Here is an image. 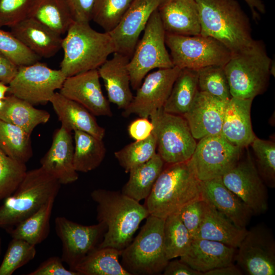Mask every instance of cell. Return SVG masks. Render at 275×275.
<instances>
[{
  "label": "cell",
  "mask_w": 275,
  "mask_h": 275,
  "mask_svg": "<svg viewBox=\"0 0 275 275\" xmlns=\"http://www.w3.org/2000/svg\"><path fill=\"white\" fill-rule=\"evenodd\" d=\"M33 0H0V26L11 27L28 17Z\"/></svg>",
  "instance_id": "cell-45"
},
{
  "label": "cell",
  "mask_w": 275,
  "mask_h": 275,
  "mask_svg": "<svg viewBox=\"0 0 275 275\" xmlns=\"http://www.w3.org/2000/svg\"><path fill=\"white\" fill-rule=\"evenodd\" d=\"M49 102L61 124L67 130H79L102 140L105 129L97 123L94 115L78 103L55 92Z\"/></svg>",
  "instance_id": "cell-28"
},
{
  "label": "cell",
  "mask_w": 275,
  "mask_h": 275,
  "mask_svg": "<svg viewBox=\"0 0 275 275\" xmlns=\"http://www.w3.org/2000/svg\"><path fill=\"white\" fill-rule=\"evenodd\" d=\"M28 17L60 35L66 33L74 21L64 0H33Z\"/></svg>",
  "instance_id": "cell-31"
},
{
  "label": "cell",
  "mask_w": 275,
  "mask_h": 275,
  "mask_svg": "<svg viewBox=\"0 0 275 275\" xmlns=\"http://www.w3.org/2000/svg\"><path fill=\"white\" fill-rule=\"evenodd\" d=\"M130 58L114 52L98 69L100 78L104 82L108 101L119 108L125 109L130 103L133 95L128 64Z\"/></svg>",
  "instance_id": "cell-22"
},
{
  "label": "cell",
  "mask_w": 275,
  "mask_h": 275,
  "mask_svg": "<svg viewBox=\"0 0 275 275\" xmlns=\"http://www.w3.org/2000/svg\"><path fill=\"white\" fill-rule=\"evenodd\" d=\"M242 149L229 142L221 133L208 135L199 140L187 162L201 181L222 177L239 160Z\"/></svg>",
  "instance_id": "cell-11"
},
{
  "label": "cell",
  "mask_w": 275,
  "mask_h": 275,
  "mask_svg": "<svg viewBox=\"0 0 275 275\" xmlns=\"http://www.w3.org/2000/svg\"><path fill=\"white\" fill-rule=\"evenodd\" d=\"M59 93L81 104L94 116H113L109 102L101 89L98 69L66 77Z\"/></svg>",
  "instance_id": "cell-18"
},
{
  "label": "cell",
  "mask_w": 275,
  "mask_h": 275,
  "mask_svg": "<svg viewBox=\"0 0 275 275\" xmlns=\"http://www.w3.org/2000/svg\"><path fill=\"white\" fill-rule=\"evenodd\" d=\"M271 64L261 40H255L250 47L232 54L224 66L231 96L253 99L263 93L268 85Z\"/></svg>",
  "instance_id": "cell-6"
},
{
  "label": "cell",
  "mask_w": 275,
  "mask_h": 275,
  "mask_svg": "<svg viewBox=\"0 0 275 275\" xmlns=\"http://www.w3.org/2000/svg\"><path fill=\"white\" fill-rule=\"evenodd\" d=\"M178 213L193 239L198 231L202 219V199L188 203L182 207Z\"/></svg>",
  "instance_id": "cell-46"
},
{
  "label": "cell",
  "mask_w": 275,
  "mask_h": 275,
  "mask_svg": "<svg viewBox=\"0 0 275 275\" xmlns=\"http://www.w3.org/2000/svg\"><path fill=\"white\" fill-rule=\"evenodd\" d=\"M36 245L18 238H12L0 265V275H11L35 257Z\"/></svg>",
  "instance_id": "cell-41"
},
{
  "label": "cell",
  "mask_w": 275,
  "mask_h": 275,
  "mask_svg": "<svg viewBox=\"0 0 275 275\" xmlns=\"http://www.w3.org/2000/svg\"><path fill=\"white\" fill-rule=\"evenodd\" d=\"M200 35L211 37L236 53L255 42L247 15L236 0H196Z\"/></svg>",
  "instance_id": "cell-2"
},
{
  "label": "cell",
  "mask_w": 275,
  "mask_h": 275,
  "mask_svg": "<svg viewBox=\"0 0 275 275\" xmlns=\"http://www.w3.org/2000/svg\"><path fill=\"white\" fill-rule=\"evenodd\" d=\"M63 38L64 55L60 70L66 77L98 69L115 52L113 40L107 32H99L89 22L73 21Z\"/></svg>",
  "instance_id": "cell-4"
},
{
  "label": "cell",
  "mask_w": 275,
  "mask_h": 275,
  "mask_svg": "<svg viewBox=\"0 0 275 275\" xmlns=\"http://www.w3.org/2000/svg\"><path fill=\"white\" fill-rule=\"evenodd\" d=\"M4 101L0 119L19 127L31 135L37 126L47 123L50 119V115L46 111L36 108L13 95L6 96Z\"/></svg>",
  "instance_id": "cell-29"
},
{
  "label": "cell",
  "mask_w": 275,
  "mask_h": 275,
  "mask_svg": "<svg viewBox=\"0 0 275 275\" xmlns=\"http://www.w3.org/2000/svg\"><path fill=\"white\" fill-rule=\"evenodd\" d=\"M2 252V240L0 235V256Z\"/></svg>",
  "instance_id": "cell-56"
},
{
  "label": "cell",
  "mask_w": 275,
  "mask_h": 275,
  "mask_svg": "<svg viewBox=\"0 0 275 275\" xmlns=\"http://www.w3.org/2000/svg\"><path fill=\"white\" fill-rule=\"evenodd\" d=\"M163 239L164 251L169 261L180 257L188 250L193 238L178 212L164 219Z\"/></svg>",
  "instance_id": "cell-37"
},
{
  "label": "cell",
  "mask_w": 275,
  "mask_h": 275,
  "mask_svg": "<svg viewBox=\"0 0 275 275\" xmlns=\"http://www.w3.org/2000/svg\"><path fill=\"white\" fill-rule=\"evenodd\" d=\"M0 150L12 158L26 163L33 156L31 134L0 119Z\"/></svg>",
  "instance_id": "cell-36"
},
{
  "label": "cell",
  "mask_w": 275,
  "mask_h": 275,
  "mask_svg": "<svg viewBox=\"0 0 275 275\" xmlns=\"http://www.w3.org/2000/svg\"><path fill=\"white\" fill-rule=\"evenodd\" d=\"M0 52L18 67L34 64L41 58L25 47L11 32L1 29Z\"/></svg>",
  "instance_id": "cell-44"
},
{
  "label": "cell",
  "mask_w": 275,
  "mask_h": 275,
  "mask_svg": "<svg viewBox=\"0 0 275 275\" xmlns=\"http://www.w3.org/2000/svg\"><path fill=\"white\" fill-rule=\"evenodd\" d=\"M165 42L174 66L198 70L209 66H224L231 57L222 43L202 35L184 36L166 33Z\"/></svg>",
  "instance_id": "cell-8"
},
{
  "label": "cell",
  "mask_w": 275,
  "mask_h": 275,
  "mask_svg": "<svg viewBox=\"0 0 275 275\" xmlns=\"http://www.w3.org/2000/svg\"><path fill=\"white\" fill-rule=\"evenodd\" d=\"M133 0H95L92 20L105 32H109L119 22Z\"/></svg>",
  "instance_id": "cell-40"
},
{
  "label": "cell",
  "mask_w": 275,
  "mask_h": 275,
  "mask_svg": "<svg viewBox=\"0 0 275 275\" xmlns=\"http://www.w3.org/2000/svg\"><path fill=\"white\" fill-rule=\"evenodd\" d=\"M65 78L60 69H52L38 61L18 67L9 84L8 93L33 105L45 104L49 102L55 91L61 89Z\"/></svg>",
  "instance_id": "cell-12"
},
{
  "label": "cell",
  "mask_w": 275,
  "mask_h": 275,
  "mask_svg": "<svg viewBox=\"0 0 275 275\" xmlns=\"http://www.w3.org/2000/svg\"><path fill=\"white\" fill-rule=\"evenodd\" d=\"M27 171L25 163L12 158L0 150V201L14 193Z\"/></svg>",
  "instance_id": "cell-43"
},
{
  "label": "cell",
  "mask_w": 275,
  "mask_h": 275,
  "mask_svg": "<svg viewBox=\"0 0 275 275\" xmlns=\"http://www.w3.org/2000/svg\"><path fill=\"white\" fill-rule=\"evenodd\" d=\"M164 219L149 215L133 240L122 250L121 264L130 275L162 272L169 260L163 239Z\"/></svg>",
  "instance_id": "cell-7"
},
{
  "label": "cell",
  "mask_w": 275,
  "mask_h": 275,
  "mask_svg": "<svg viewBox=\"0 0 275 275\" xmlns=\"http://www.w3.org/2000/svg\"><path fill=\"white\" fill-rule=\"evenodd\" d=\"M242 270L233 264L222 266L210 270L203 273L204 275H241Z\"/></svg>",
  "instance_id": "cell-52"
},
{
  "label": "cell",
  "mask_w": 275,
  "mask_h": 275,
  "mask_svg": "<svg viewBox=\"0 0 275 275\" xmlns=\"http://www.w3.org/2000/svg\"><path fill=\"white\" fill-rule=\"evenodd\" d=\"M199 91L206 93L225 102L232 97L223 66H209L198 70Z\"/></svg>",
  "instance_id": "cell-39"
},
{
  "label": "cell",
  "mask_w": 275,
  "mask_h": 275,
  "mask_svg": "<svg viewBox=\"0 0 275 275\" xmlns=\"http://www.w3.org/2000/svg\"><path fill=\"white\" fill-rule=\"evenodd\" d=\"M252 12L254 19L257 20L259 19V12L264 14L265 6L261 0H244Z\"/></svg>",
  "instance_id": "cell-53"
},
{
  "label": "cell",
  "mask_w": 275,
  "mask_h": 275,
  "mask_svg": "<svg viewBox=\"0 0 275 275\" xmlns=\"http://www.w3.org/2000/svg\"><path fill=\"white\" fill-rule=\"evenodd\" d=\"M157 10L166 33L184 36L200 34L196 0H164Z\"/></svg>",
  "instance_id": "cell-23"
},
{
  "label": "cell",
  "mask_w": 275,
  "mask_h": 275,
  "mask_svg": "<svg viewBox=\"0 0 275 275\" xmlns=\"http://www.w3.org/2000/svg\"><path fill=\"white\" fill-rule=\"evenodd\" d=\"M202 199L236 226L245 228L254 215L250 208L223 183L221 177L201 181Z\"/></svg>",
  "instance_id": "cell-21"
},
{
  "label": "cell",
  "mask_w": 275,
  "mask_h": 275,
  "mask_svg": "<svg viewBox=\"0 0 275 275\" xmlns=\"http://www.w3.org/2000/svg\"><path fill=\"white\" fill-rule=\"evenodd\" d=\"M61 184L41 167L27 171L14 193L0 206V228L6 231L56 197Z\"/></svg>",
  "instance_id": "cell-5"
},
{
  "label": "cell",
  "mask_w": 275,
  "mask_h": 275,
  "mask_svg": "<svg viewBox=\"0 0 275 275\" xmlns=\"http://www.w3.org/2000/svg\"><path fill=\"white\" fill-rule=\"evenodd\" d=\"M10 28L15 37L40 58L52 57L62 48L61 35L31 18L27 17Z\"/></svg>",
  "instance_id": "cell-26"
},
{
  "label": "cell",
  "mask_w": 275,
  "mask_h": 275,
  "mask_svg": "<svg viewBox=\"0 0 275 275\" xmlns=\"http://www.w3.org/2000/svg\"><path fill=\"white\" fill-rule=\"evenodd\" d=\"M234 260L248 275L275 274V241L264 225L252 227L237 248Z\"/></svg>",
  "instance_id": "cell-13"
},
{
  "label": "cell",
  "mask_w": 275,
  "mask_h": 275,
  "mask_svg": "<svg viewBox=\"0 0 275 275\" xmlns=\"http://www.w3.org/2000/svg\"><path fill=\"white\" fill-rule=\"evenodd\" d=\"M202 199L201 181L186 161L163 168L144 205L149 215L165 219L188 203Z\"/></svg>",
  "instance_id": "cell-3"
},
{
  "label": "cell",
  "mask_w": 275,
  "mask_h": 275,
  "mask_svg": "<svg viewBox=\"0 0 275 275\" xmlns=\"http://www.w3.org/2000/svg\"><path fill=\"white\" fill-rule=\"evenodd\" d=\"M227 102L198 91L190 108L183 116L196 140L221 133Z\"/></svg>",
  "instance_id": "cell-19"
},
{
  "label": "cell",
  "mask_w": 275,
  "mask_h": 275,
  "mask_svg": "<svg viewBox=\"0 0 275 275\" xmlns=\"http://www.w3.org/2000/svg\"><path fill=\"white\" fill-rule=\"evenodd\" d=\"M258 171L268 187L275 186V143L256 137L251 144Z\"/></svg>",
  "instance_id": "cell-42"
},
{
  "label": "cell",
  "mask_w": 275,
  "mask_h": 275,
  "mask_svg": "<svg viewBox=\"0 0 275 275\" xmlns=\"http://www.w3.org/2000/svg\"><path fill=\"white\" fill-rule=\"evenodd\" d=\"M164 275H202L180 260H169L163 271Z\"/></svg>",
  "instance_id": "cell-50"
},
{
  "label": "cell",
  "mask_w": 275,
  "mask_h": 275,
  "mask_svg": "<svg viewBox=\"0 0 275 275\" xmlns=\"http://www.w3.org/2000/svg\"><path fill=\"white\" fill-rule=\"evenodd\" d=\"M164 164L163 160L156 153L146 162L131 169L122 193L138 202L145 200L162 172Z\"/></svg>",
  "instance_id": "cell-30"
},
{
  "label": "cell",
  "mask_w": 275,
  "mask_h": 275,
  "mask_svg": "<svg viewBox=\"0 0 275 275\" xmlns=\"http://www.w3.org/2000/svg\"><path fill=\"white\" fill-rule=\"evenodd\" d=\"M74 21L90 22L95 0H64Z\"/></svg>",
  "instance_id": "cell-48"
},
{
  "label": "cell",
  "mask_w": 275,
  "mask_h": 275,
  "mask_svg": "<svg viewBox=\"0 0 275 275\" xmlns=\"http://www.w3.org/2000/svg\"><path fill=\"white\" fill-rule=\"evenodd\" d=\"M74 142L73 163L77 172L87 173L100 166L106 154L102 140L87 132L75 130Z\"/></svg>",
  "instance_id": "cell-35"
},
{
  "label": "cell",
  "mask_w": 275,
  "mask_h": 275,
  "mask_svg": "<svg viewBox=\"0 0 275 275\" xmlns=\"http://www.w3.org/2000/svg\"><path fill=\"white\" fill-rule=\"evenodd\" d=\"M73 142L71 132L61 126L54 131L51 145L40 160L41 167L61 184L73 183L78 178L73 163Z\"/></svg>",
  "instance_id": "cell-20"
},
{
  "label": "cell",
  "mask_w": 275,
  "mask_h": 275,
  "mask_svg": "<svg viewBox=\"0 0 275 275\" xmlns=\"http://www.w3.org/2000/svg\"><path fill=\"white\" fill-rule=\"evenodd\" d=\"M181 70L174 66L158 69L147 74L131 102L123 111L122 115L127 117L135 114L141 118H148L162 108Z\"/></svg>",
  "instance_id": "cell-16"
},
{
  "label": "cell",
  "mask_w": 275,
  "mask_h": 275,
  "mask_svg": "<svg viewBox=\"0 0 275 275\" xmlns=\"http://www.w3.org/2000/svg\"><path fill=\"white\" fill-rule=\"evenodd\" d=\"M9 87L6 84L0 81V99L4 100L6 94L8 92Z\"/></svg>",
  "instance_id": "cell-54"
},
{
  "label": "cell",
  "mask_w": 275,
  "mask_h": 275,
  "mask_svg": "<svg viewBox=\"0 0 275 275\" xmlns=\"http://www.w3.org/2000/svg\"><path fill=\"white\" fill-rule=\"evenodd\" d=\"M4 105H5L4 99V100L0 99V111H1L3 109Z\"/></svg>",
  "instance_id": "cell-55"
},
{
  "label": "cell",
  "mask_w": 275,
  "mask_h": 275,
  "mask_svg": "<svg viewBox=\"0 0 275 275\" xmlns=\"http://www.w3.org/2000/svg\"><path fill=\"white\" fill-rule=\"evenodd\" d=\"M56 197L50 198L38 210L7 231L12 238L36 245L45 240L50 231V219Z\"/></svg>",
  "instance_id": "cell-34"
},
{
  "label": "cell",
  "mask_w": 275,
  "mask_h": 275,
  "mask_svg": "<svg viewBox=\"0 0 275 275\" xmlns=\"http://www.w3.org/2000/svg\"><path fill=\"white\" fill-rule=\"evenodd\" d=\"M156 140L153 132L147 139L135 141L115 152L114 155L120 165L126 173L141 165L156 154Z\"/></svg>",
  "instance_id": "cell-38"
},
{
  "label": "cell",
  "mask_w": 275,
  "mask_h": 275,
  "mask_svg": "<svg viewBox=\"0 0 275 275\" xmlns=\"http://www.w3.org/2000/svg\"><path fill=\"white\" fill-rule=\"evenodd\" d=\"M203 216L194 239L218 241L237 249L246 235V228H239L209 203L202 199Z\"/></svg>",
  "instance_id": "cell-27"
},
{
  "label": "cell",
  "mask_w": 275,
  "mask_h": 275,
  "mask_svg": "<svg viewBox=\"0 0 275 275\" xmlns=\"http://www.w3.org/2000/svg\"><path fill=\"white\" fill-rule=\"evenodd\" d=\"M224 184L237 196L254 214L265 212L268 208L267 189L254 159L249 152L241 157L221 177Z\"/></svg>",
  "instance_id": "cell-15"
},
{
  "label": "cell",
  "mask_w": 275,
  "mask_h": 275,
  "mask_svg": "<svg viewBox=\"0 0 275 275\" xmlns=\"http://www.w3.org/2000/svg\"><path fill=\"white\" fill-rule=\"evenodd\" d=\"M156 140L158 154L164 163L173 164L189 160L197 143L185 119L158 109L149 117Z\"/></svg>",
  "instance_id": "cell-10"
},
{
  "label": "cell",
  "mask_w": 275,
  "mask_h": 275,
  "mask_svg": "<svg viewBox=\"0 0 275 275\" xmlns=\"http://www.w3.org/2000/svg\"><path fill=\"white\" fill-rule=\"evenodd\" d=\"M253 99L232 97L227 103L221 134L231 144L242 149L256 138L251 120Z\"/></svg>",
  "instance_id": "cell-25"
},
{
  "label": "cell",
  "mask_w": 275,
  "mask_h": 275,
  "mask_svg": "<svg viewBox=\"0 0 275 275\" xmlns=\"http://www.w3.org/2000/svg\"><path fill=\"white\" fill-rule=\"evenodd\" d=\"M18 66L0 52V81L6 85L15 76Z\"/></svg>",
  "instance_id": "cell-51"
},
{
  "label": "cell",
  "mask_w": 275,
  "mask_h": 275,
  "mask_svg": "<svg viewBox=\"0 0 275 275\" xmlns=\"http://www.w3.org/2000/svg\"><path fill=\"white\" fill-rule=\"evenodd\" d=\"M236 249L205 239H194L180 260L193 269L204 273L233 264Z\"/></svg>",
  "instance_id": "cell-24"
},
{
  "label": "cell",
  "mask_w": 275,
  "mask_h": 275,
  "mask_svg": "<svg viewBox=\"0 0 275 275\" xmlns=\"http://www.w3.org/2000/svg\"><path fill=\"white\" fill-rule=\"evenodd\" d=\"M61 257L52 256L43 262L29 275H79L73 270L65 268Z\"/></svg>",
  "instance_id": "cell-47"
},
{
  "label": "cell",
  "mask_w": 275,
  "mask_h": 275,
  "mask_svg": "<svg viewBox=\"0 0 275 275\" xmlns=\"http://www.w3.org/2000/svg\"><path fill=\"white\" fill-rule=\"evenodd\" d=\"M153 124L147 118H141L133 120L128 127V132L135 141H141L148 138L152 133Z\"/></svg>",
  "instance_id": "cell-49"
},
{
  "label": "cell",
  "mask_w": 275,
  "mask_h": 275,
  "mask_svg": "<svg viewBox=\"0 0 275 275\" xmlns=\"http://www.w3.org/2000/svg\"><path fill=\"white\" fill-rule=\"evenodd\" d=\"M164 0H133L116 27L108 33L115 52L131 58L152 14Z\"/></svg>",
  "instance_id": "cell-17"
},
{
  "label": "cell",
  "mask_w": 275,
  "mask_h": 275,
  "mask_svg": "<svg viewBox=\"0 0 275 275\" xmlns=\"http://www.w3.org/2000/svg\"><path fill=\"white\" fill-rule=\"evenodd\" d=\"M128 64L131 86L137 90L152 70L174 67L165 42L166 32L156 9L151 15Z\"/></svg>",
  "instance_id": "cell-9"
},
{
  "label": "cell",
  "mask_w": 275,
  "mask_h": 275,
  "mask_svg": "<svg viewBox=\"0 0 275 275\" xmlns=\"http://www.w3.org/2000/svg\"><path fill=\"white\" fill-rule=\"evenodd\" d=\"M54 229L62 242V260L72 270L98 245L106 230L102 223L85 226L64 216L56 218Z\"/></svg>",
  "instance_id": "cell-14"
},
{
  "label": "cell",
  "mask_w": 275,
  "mask_h": 275,
  "mask_svg": "<svg viewBox=\"0 0 275 275\" xmlns=\"http://www.w3.org/2000/svg\"><path fill=\"white\" fill-rule=\"evenodd\" d=\"M97 204L98 222L106 228L99 248L122 251L132 240L141 223L149 215L144 205L121 191L96 189L91 193Z\"/></svg>",
  "instance_id": "cell-1"
},
{
  "label": "cell",
  "mask_w": 275,
  "mask_h": 275,
  "mask_svg": "<svg viewBox=\"0 0 275 275\" xmlns=\"http://www.w3.org/2000/svg\"><path fill=\"white\" fill-rule=\"evenodd\" d=\"M122 251L97 246L74 268L79 275H130L119 260Z\"/></svg>",
  "instance_id": "cell-33"
},
{
  "label": "cell",
  "mask_w": 275,
  "mask_h": 275,
  "mask_svg": "<svg viewBox=\"0 0 275 275\" xmlns=\"http://www.w3.org/2000/svg\"><path fill=\"white\" fill-rule=\"evenodd\" d=\"M198 91V70L181 69L163 106V110L183 116L190 108Z\"/></svg>",
  "instance_id": "cell-32"
}]
</instances>
